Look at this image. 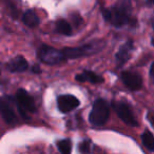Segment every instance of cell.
Masks as SVG:
<instances>
[{"label": "cell", "instance_id": "cell-1", "mask_svg": "<svg viewBox=\"0 0 154 154\" xmlns=\"http://www.w3.org/2000/svg\"><path fill=\"white\" fill-rule=\"evenodd\" d=\"M131 12L130 0H118V2L114 7L106 9L103 12V15L106 21L116 28H122L131 22Z\"/></svg>", "mask_w": 154, "mask_h": 154}, {"label": "cell", "instance_id": "cell-2", "mask_svg": "<svg viewBox=\"0 0 154 154\" xmlns=\"http://www.w3.org/2000/svg\"><path fill=\"white\" fill-rule=\"evenodd\" d=\"M105 48V41L103 40H94L89 43L75 48H64L61 50L63 54L64 59H76V58L88 57L93 54H96L100 52Z\"/></svg>", "mask_w": 154, "mask_h": 154}, {"label": "cell", "instance_id": "cell-3", "mask_svg": "<svg viewBox=\"0 0 154 154\" xmlns=\"http://www.w3.org/2000/svg\"><path fill=\"white\" fill-rule=\"evenodd\" d=\"M110 116V109L107 101L103 99H97L91 110L89 120L95 127H101L107 122Z\"/></svg>", "mask_w": 154, "mask_h": 154}, {"label": "cell", "instance_id": "cell-4", "mask_svg": "<svg viewBox=\"0 0 154 154\" xmlns=\"http://www.w3.org/2000/svg\"><path fill=\"white\" fill-rule=\"evenodd\" d=\"M37 55H38V58L43 63L47 64H57L59 62L66 60L61 51L45 45H41L39 48Z\"/></svg>", "mask_w": 154, "mask_h": 154}, {"label": "cell", "instance_id": "cell-5", "mask_svg": "<svg viewBox=\"0 0 154 154\" xmlns=\"http://www.w3.org/2000/svg\"><path fill=\"white\" fill-rule=\"evenodd\" d=\"M16 99H17V105L19 108L20 114L26 118V113H34L36 112V106L33 97L23 89H19L16 94Z\"/></svg>", "mask_w": 154, "mask_h": 154}, {"label": "cell", "instance_id": "cell-6", "mask_svg": "<svg viewBox=\"0 0 154 154\" xmlns=\"http://www.w3.org/2000/svg\"><path fill=\"white\" fill-rule=\"evenodd\" d=\"M113 108L116 111V113H117L118 117L126 125H128L130 127L138 126V122H137L136 118H135L134 114H133L129 105H127L125 103H115L113 105Z\"/></svg>", "mask_w": 154, "mask_h": 154}, {"label": "cell", "instance_id": "cell-7", "mask_svg": "<svg viewBox=\"0 0 154 154\" xmlns=\"http://www.w3.org/2000/svg\"><path fill=\"white\" fill-rule=\"evenodd\" d=\"M79 106V100L70 94L61 95L57 98V107L62 113H69Z\"/></svg>", "mask_w": 154, "mask_h": 154}, {"label": "cell", "instance_id": "cell-8", "mask_svg": "<svg viewBox=\"0 0 154 154\" xmlns=\"http://www.w3.org/2000/svg\"><path fill=\"white\" fill-rule=\"evenodd\" d=\"M122 80L125 86L132 91L139 90L143 86V79H141L140 75L135 72H130V71L122 72Z\"/></svg>", "mask_w": 154, "mask_h": 154}, {"label": "cell", "instance_id": "cell-9", "mask_svg": "<svg viewBox=\"0 0 154 154\" xmlns=\"http://www.w3.org/2000/svg\"><path fill=\"white\" fill-rule=\"evenodd\" d=\"M0 113L2 115L3 119L9 124H12L16 120L15 111H14L13 105L9 97L0 98Z\"/></svg>", "mask_w": 154, "mask_h": 154}, {"label": "cell", "instance_id": "cell-10", "mask_svg": "<svg viewBox=\"0 0 154 154\" xmlns=\"http://www.w3.org/2000/svg\"><path fill=\"white\" fill-rule=\"evenodd\" d=\"M133 49H134V47H133L132 41H128V42H126L124 45H122L119 48L117 54H116V61H117L118 66H124L128 61L131 54H132Z\"/></svg>", "mask_w": 154, "mask_h": 154}, {"label": "cell", "instance_id": "cell-11", "mask_svg": "<svg viewBox=\"0 0 154 154\" xmlns=\"http://www.w3.org/2000/svg\"><path fill=\"white\" fill-rule=\"evenodd\" d=\"M28 61L23 56H16L7 64L8 70H10L11 72H23L28 69Z\"/></svg>", "mask_w": 154, "mask_h": 154}, {"label": "cell", "instance_id": "cell-12", "mask_svg": "<svg viewBox=\"0 0 154 154\" xmlns=\"http://www.w3.org/2000/svg\"><path fill=\"white\" fill-rule=\"evenodd\" d=\"M75 79L79 82H90V84H101L103 82V78L99 75L95 74L91 71H84L80 74H77Z\"/></svg>", "mask_w": 154, "mask_h": 154}, {"label": "cell", "instance_id": "cell-13", "mask_svg": "<svg viewBox=\"0 0 154 154\" xmlns=\"http://www.w3.org/2000/svg\"><path fill=\"white\" fill-rule=\"evenodd\" d=\"M22 20H23V23L26 24L28 26H30V28H35V26H37L39 24V17L33 10L26 11L23 14Z\"/></svg>", "mask_w": 154, "mask_h": 154}, {"label": "cell", "instance_id": "cell-14", "mask_svg": "<svg viewBox=\"0 0 154 154\" xmlns=\"http://www.w3.org/2000/svg\"><path fill=\"white\" fill-rule=\"evenodd\" d=\"M56 31L60 34L69 36V35L72 34V26H70V23L66 20L59 19L56 22Z\"/></svg>", "mask_w": 154, "mask_h": 154}, {"label": "cell", "instance_id": "cell-15", "mask_svg": "<svg viewBox=\"0 0 154 154\" xmlns=\"http://www.w3.org/2000/svg\"><path fill=\"white\" fill-rule=\"evenodd\" d=\"M141 140L143 143L148 150L150 151H154V136L152 135L151 132L149 131H145L141 135Z\"/></svg>", "mask_w": 154, "mask_h": 154}, {"label": "cell", "instance_id": "cell-16", "mask_svg": "<svg viewBox=\"0 0 154 154\" xmlns=\"http://www.w3.org/2000/svg\"><path fill=\"white\" fill-rule=\"evenodd\" d=\"M57 148L61 154H71L72 151V143L69 139H62L57 143Z\"/></svg>", "mask_w": 154, "mask_h": 154}, {"label": "cell", "instance_id": "cell-17", "mask_svg": "<svg viewBox=\"0 0 154 154\" xmlns=\"http://www.w3.org/2000/svg\"><path fill=\"white\" fill-rule=\"evenodd\" d=\"M90 141L89 140H85L82 143H80L79 147H78V150L82 154H89L90 153Z\"/></svg>", "mask_w": 154, "mask_h": 154}, {"label": "cell", "instance_id": "cell-18", "mask_svg": "<svg viewBox=\"0 0 154 154\" xmlns=\"http://www.w3.org/2000/svg\"><path fill=\"white\" fill-rule=\"evenodd\" d=\"M147 118L148 120H149V122L151 124V126L154 128V112H148L147 114Z\"/></svg>", "mask_w": 154, "mask_h": 154}, {"label": "cell", "instance_id": "cell-19", "mask_svg": "<svg viewBox=\"0 0 154 154\" xmlns=\"http://www.w3.org/2000/svg\"><path fill=\"white\" fill-rule=\"evenodd\" d=\"M150 77H151V80L154 82V62L152 63L151 69H150Z\"/></svg>", "mask_w": 154, "mask_h": 154}, {"label": "cell", "instance_id": "cell-20", "mask_svg": "<svg viewBox=\"0 0 154 154\" xmlns=\"http://www.w3.org/2000/svg\"><path fill=\"white\" fill-rule=\"evenodd\" d=\"M33 72H35V73H40L41 71H40V69H39L38 66H33Z\"/></svg>", "mask_w": 154, "mask_h": 154}, {"label": "cell", "instance_id": "cell-21", "mask_svg": "<svg viewBox=\"0 0 154 154\" xmlns=\"http://www.w3.org/2000/svg\"><path fill=\"white\" fill-rule=\"evenodd\" d=\"M152 26H153V30H154V18H153V20H152Z\"/></svg>", "mask_w": 154, "mask_h": 154}, {"label": "cell", "instance_id": "cell-22", "mask_svg": "<svg viewBox=\"0 0 154 154\" xmlns=\"http://www.w3.org/2000/svg\"><path fill=\"white\" fill-rule=\"evenodd\" d=\"M149 1H150L151 3H154V0H149Z\"/></svg>", "mask_w": 154, "mask_h": 154}]
</instances>
